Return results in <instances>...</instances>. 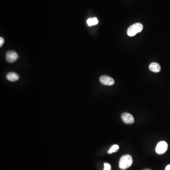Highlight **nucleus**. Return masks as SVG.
<instances>
[{
	"mask_svg": "<svg viewBox=\"0 0 170 170\" xmlns=\"http://www.w3.org/2000/svg\"><path fill=\"white\" fill-rule=\"evenodd\" d=\"M165 170H170V164H168L167 165L166 168H165Z\"/></svg>",
	"mask_w": 170,
	"mask_h": 170,
	"instance_id": "obj_13",
	"label": "nucleus"
},
{
	"mask_svg": "<svg viewBox=\"0 0 170 170\" xmlns=\"http://www.w3.org/2000/svg\"><path fill=\"white\" fill-rule=\"evenodd\" d=\"M123 122L125 124H132L134 122V117L131 114L129 113H123L121 116Z\"/></svg>",
	"mask_w": 170,
	"mask_h": 170,
	"instance_id": "obj_4",
	"label": "nucleus"
},
{
	"mask_svg": "<svg viewBox=\"0 0 170 170\" xmlns=\"http://www.w3.org/2000/svg\"><path fill=\"white\" fill-rule=\"evenodd\" d=\"M104 170H111V166L109 164L105 163L104 164Z\"/></svg>",
	"mask_w": 170,
	"mask_h": 170,
	"instance_id": "obj_11",
	"label": "nucleus"
},
{
	"mask_svg": "<svg viewBox=\"0 0 170 170\" xmlns=\"http://www.w3.org/2000/svg\"><path fill=\"white\" fill-rule=\"evenodd\" d=\"M18 58V55L15 52L9 51L7 52L6 55L7 61L9 63H12L16 61Z\"/></svg>",
	"mask_w": 170,
	"mask_h": 170,
	"instance_id": "obj_6",
	"label": "nucleus"
},
{
	"mask_svg": "<svg viewBox=\"0 0 170 170\" xmlns=\"http://www.w3.org/2000/svg\"><path fill=\"white\" fill-rule=\"evenodd\" d=\"M100 82L106 86H113L114 84V81L113 78L106 75L102 76L100 78Z\"/></svg>",
	"mask_w": 170,
	"mask_h": 170,
	"instance_id": "obj_5",
	"label": "nucleus"
},
{
	"mask_svg": "<svg viewBox=\"0 0 170 170\" xmlns=\"http://www.w3.org/2000/svg\"><path fill=\"white\" fill-rule=\"evenodd\" d=\"M7 80L11 82L16 81L19 79V76L16 73H10L6 76Z\"/></svg>",
	"mask_w": 170,
	"mask_h": 170,
	"instance_id": "obj_8",
	"label": "nucleus"
},
{
	"mask_svg": "<svg viewBox=\"0 0 170 170\" xmlns=\"http://www.w3.org/2000/svg\"><path fill=\"white\" fill-rule=\"evenodd\" d=\"M4 43V40L2 37H0V46L2 47Z\"/></svg>",
	"mask_w": 170,
	"mask_h": 170,
	"instance_id": "obj_12",
	"label": "nucleus"
},
{
	"mask_svg": "<svg viewBox=\"0 0 170 170\" xmlns=\"http://www.w3.org/2000/svg\"><path fill=\"white\" fill-rule=\"evenodd\" d=\"M149 68L151 72L157 73L160 72L161 69V66L159 64L156 63H151L149 66Z\"/></svg>",
	"mask_w": 170,
	"mask_h": 170,
	"instance_id": "obj_7",
	"label": "nucleus"
},
{
	"mask_svg": "<svg viewBox=\"0 0 170 170\" xmlns=\"http://www.w3.org/2000/svg\"><path fill=\"white\" fill-rule=\"evenodd\" d=\"M143 26L140 23H135L131 26L127 30V35L129 36H134L138 33H140L143 30Z\"/></svg>",
	"mask_w": 170,
	"mask_h": 170,
	"instance_id": "obj_2",
	"label": "nucleus"
},
{
	"mask_svg": "<svg viewBox=\"0 0 170 170\" xmlns=\"http://www.w3.org/2000/svg\"><path fill=\"white\" fill-rule=\"evenodd\" d=\"M119 148H120V147H119V146L118 145H113L112 147L110 148V149L108 151V153L109 154H111L113 153H115V152H117L119 150Z\"/></svg>",
	"mask_w": 170,
	"mask_h": 170,
	"instance_id": "obj_10",
	"label": "nucleus"
},
{
	"mask_svg": "<svg viewBox=\"0 0 170 170\" xmlns=\"http://www.w3.org/2000/svg\"><path fill=\"white\" fill-rule=\"evenodd\" d=\"M151 170V169H144V170Z\"/></svg>",
	"mask_w": 170,
	"mask_h": 170,
	"instance_id": "obj_14",
	"label": "nucleus"
},
{
	"mask_svg": "<svg viewBox=\"0 0 170 170\" xmlns=\"http://www.w3.org/2000/svg\"><path fill=\"white\" fill-rule=\"evenodd\" d=\"M133 160L131 155H125L120 158L119 163V168L122 170H125L132 165Z\"/></svg>",
	"mask_w": 170,
	"mask_h": 170,
	"instance_id": "obj_1",
	"label": "nucleus"
},
{
	"mask_svg": "<svg viewBox=\"0 0 170 170\" xmlns=\"http://www.w3.org/2000/svg\"><path fill=\"white\" fill-rule=\"evenodd\" d=\"M168 149V144L164 141H160L156 145L155 152L158 155L164 154Z\"/></svg>",
	"mask_w": 170,
	"mask_h": 170,
	"instance_id": "obj_3",
	"label": "nucleus"
},
{
	"mask_svg": "<svg viewBox=\"0 0 170 170\" xmlns=\"http://www.w3.org/2000/svg\"><path fill=\"white\" fill-rule=\"evenodd\" d=\"M87 23L89 26H92L96 25L98 23V20L97 19V18H90L87 20Z\"/></svg>",
	"mask_w": 170,
	"mask_h": 170,
	"instance_id": "obj_9",
	"label": "nucleus"
}]
</instances>
